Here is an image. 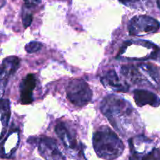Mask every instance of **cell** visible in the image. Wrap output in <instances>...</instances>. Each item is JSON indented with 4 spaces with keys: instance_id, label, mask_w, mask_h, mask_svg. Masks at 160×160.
Here are the masks:
<instances>
[{
    "instance_id": "obj_1",
    "label": "cell",
    "mask_w": 160,
    "mask_h": 160,
    "mask_svg": "<svg viewBox=\"0 0 160 160\" xmlns=\"http://www.w3.org/2000/svg\"><path fill=\"white\" fill-rule=\"evenodd\" d=\"M101 111L112 126L122 134L135 133L140 130V119L134 108L124 98L109 95L101 104Z\"/></svg>"
},
{
    "instance_id": "obj_11",
    "label": "cell",
    "mask_w": 160,
    "mask_h": 160,
    "mask_svg": "<svg viewBox=\"0 0 160 160\" xmlns=\"http://www.w3.org/2000/svg\"><path fill=\"white\" fill-rule=\"evenodd\" d=\"M101 82L105 86L109 87L117 92H128L129 90V86L126 83L120 81L114 70H109L104 73L101 78Z\"/></svg>"
},
{
    "instance_id": "obj_7",
    "label": "cell",
    "mask_w": 160,
    "mask_h": 160,
    "mask_svg": "<svg viewBox=\"0 0 160 160\" xmlns=\"http://www.w3.org/2000/svg\"><path fill=\"white\" fill-rule=\"evenodd\" d=\"M20 65V59L17 56H8L3 61L0 72V97H2L9 78L16 72Z\"/></svg>"
},
{
    "instance_id": "obj_10",
    "label": "cell",
    "mask_w": 160,
    "mask_h": 160,
    "mask_svg": "<svg viewBox=\"0 0 160 160\" xmlns=\"http://www.w3.org/2000/svg\"><path fill=\"white\" fill-rule=\"evenodd\" d=\"M55 130L66 147L70 149L78 148V143L77 141L74 131L70 130V128H69L64 122L58 123L56 125Z\"/></svg>"
},
{
    "instance_id": "obj_14",
    "label": "cell",
    "mask_w": 160,
    "mask_h": 160,
    "mask_svg": "<svg viewBox=\"0 0 160 160\" xmlns=\"http://www.w3.org/2000/svg\"><path fill=\"white\" fill-rule=\"evenodd\" d=\"M140 160H160V150L153 149L144 156L141 155Z\"/></svg>"
},
{
    "instance_id": "obj_12",
    "label": "cell",
    "mask_w": 160,
    "mask_h": 160,
    "mask_svg": "<svg viewBox=\"0 0 160 160\" xmlns=\"http://www.w3.org/2000/svg\"><path fill=\"white\" fill-rule=\"evenodd\" d=\"M134 98L136 104L139 107L151 105L157 107L160 104V99L156 94L145 89H136L134 92Z\"/></svg>"
},
{
    "instance_id": "obj_3",
    "label": "cell",
    "mask_w": 160,
    "mask_h": 160,
    "mask_svg": "<svg viewBox=\"0 0 160 160\" xmlns=\"http://www.w3.org/2000/svg\"><path fill=\"white\" fill-rule=\"evenodd\" d=\"M120 72L125 79L137 85H149L151 87L160 86V75L156 66L151 64H141L138 66L124 65Z\"/></svg>"
},
{
    "instance_id": "obj_2",
    "label": "cell",
    "mask_w": 160,
    "mask_h": 160,
    "mask_svg": "<svg viewBox=\"0 0 160 160\" xmlns=\"http://www.w3.org/2000/svg\"><path fill=\"white\" fill-rule=\"evenodd\" d=\"M93 146L98 157L112 160L122 155L125 146L120 138L108 126H102L94 133Z\"/></svg>"
},
{
    "instance_id": "obj_6",
    "label": "cell",
    "mask_w": 160,
    "mask_h": 160,
    "mask_svg": "<svg viewBox=\"0 0 160 160\" xmlns=\"http://www.w3.org/2000/svg\"><path fill=\"white\" fill-rule=\"evenodd\" d=\"M38 151L45 160H65L52 138L42 136L38 143Z\"/></svg>"
},
{
    "instance_id": "obj_17",
    "label": "cell",
    "mask_w": 160,
    "mask_h": 160,
    "mask_svg": "<svg viewBox=\"0 0 160 160\" xmlns=\"http://www.w3.org/2000/svg\"><path fill=\"white\" fill-rule=\"evenodd\" d=\"M25 2V5L28 6H34L39 4L42 0H23Z\"/></svg>"
},
{
    "instance_id": "obj_8",
    "label": "cell",
    "mask_w": 160,
    "mask_h": 160,
    "mask_svg": "<svg viewBox=\"0 0 160 160\" xmlns=\"http://www.w3.org/2000/svg\"><path fill=\"white\" fill-rule=\"evenodd\" d=\"M37 79L34 74H28L20 83V100L23 104L33 101V92L35 89Z\"/></svg>"
},
{
    "instance_id": "obj_15",
    "label": "cell",
    "mask_w": 160,
    "mask_h": 160,
    "mask_svg": "<svg viewBox=\"0 0 160 160\" xmlns=\"http://www.w3.org/2000/svg\"><path fill=\"white\" fill-rule=\"evenodd\" d=\"M42 44L38 42H31L25 45V50L28 53H34L42 49Z\"/></svg>"
},
{
    "instance_id": "obj_16",
    "label": "cell",
    "mask_w": 160,
    "mask_h": 160,
    "mask_svg": "<svg viewBox=\"0 0 160 160\" xmlns=\"http://www.w3.org/2000/svg\"><path fill=\"white\" fill-rule=\"evenodd\" d=\"M119 1L123 3V4H124L125 6L137 8L140 6L146 0H119Z\"/></svg>"
},
{
    "instance_id": "obj_18",
    "label": "cell",
    "mask_w": 160,
    "mask_h": 160,
    "mask_svg": "<svg viewBox=\"0 0 160 160\" xmlns=\"http://www.w3.org/2000/svg\"><path fill=\"white\" fill-rule=\"evenodd\" d=\"M3 4H4V1H3V0H0V7L2 6Z\"/></svg>"
},
{
    "instance_id": "obj_5",
    "label": "cell",
    "mask_w": 160,
    "mask_h": 160,
    "mask_svg": "<svg viewBox=\"0 0 160 160\" xmlns=\"http://www.w3.org/2000/svg\"><path fill=\"white\" fill-rule=\"evenodd\" d=\"M160 24L157 20L148 16L133 17L128 25L129 34L132 36H142L159 31Z\"/></svg>"
},
{
    "instance_id": "obj_4",
    "label": "cell",
    "mask_w": 160,
    "mask_h": 160,
    "mask_svg": "<svg viewBox=\"0 0 160 160\" xmlns=\"http://www.w3.org/2000/svg\"><path fill=\"white\" fill-rule=\"evenodd\" d=\"M67 96L73 104L83 107L91 101L92 92L88 84L84 80L73 79L67 86Z\"/></svg>"
},
{
    "instance_id": "obj_9",
    "label": "cell",
    "mask_w": 160,
    "mask_h": 160,
    "mask_svg": "<svg viewBox=\"0 0 160 160\" xmlns=\"http://www.w3.org/2000/svg\"><path fill=\"white\" fill-rule=\"evenodd\" d=\"M19 141L20 134L17 129L9 132L2 144H0V158L10 157L18 147Z\"/></svg>"
},
{
    "instance_id": "obj_13",
    "label": "cell",
    "mask_w": 160,
    "mask_h": 160,
    "mask_svg": "<svg viewBox=\"0 0 160 160\" xmlns=\"http://www.w3.org/2000/svg\"><path fill=\"white\" fill-rule=\"evenodd\" d=\"M31 6H28L25 5L24 8L23 9V13H22V20H23V24L25 28L30 26L33 20V15L31 13L29 8Z\"/></svg>"
}]
</instances>
